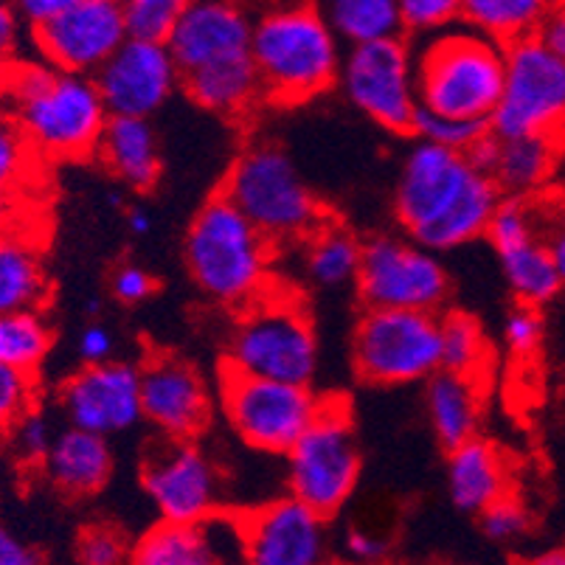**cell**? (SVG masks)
Returning a JSON list of instances; mask_svg holds the SVG:
<instances>
[{
	"label": "cell",
	"mask_w": 565,
	"mask_h": 565,
	"mask_svg": "<svg viewBox=\"0 0 565 565\" xmlns=\"http://www.w3.org/2000/svg\"><path fill=\"white\" fill-rule=\"evenodd\" d=\"M361 250L358 236L341 225L323 223L321 228L307 236L305 267L316 285L321 287H341L347 281L358 279L361 267Z\"/></svg>",
	"instance_id": "1f68e13d"
},
{
	"label": "cell",
	"mask_w": 565,
	"mask_h": 565,
	"mask_svg": "<svg viewBox=\"0 0 565 565\" xmlns=\"http://www.w3.org/2000/svg\"><path fill=\"white\" fill-rule=\"evenodd\" d=\"M110 290L121 305H141L156 292V279H152L143 267L125 262L116 267V274L110 279Z\"/></svg>",
	"instance_id": "ee69618b"
},
{
	"label": "cell",
	"mask_w": 565,
	"mask_h": 565,
	"mask_svg": "<svg viewBox=\"0 0 565 565\" xmlns=\"http://www.w3.org/2000/svg\"><path fill=\"white\" fill-rule=\"evenodd\" d=\"M125 40L121 3L116 0H71L51 23L34 29V45L49 68L90 79Z\"/></svg>",
	"instance_id": "5bb4252c"
},
{
	"label": "cell",
	"mask_w": 565,
	"mask_h": 565,
	"mask_svg": "<svg viewBox=\"0 0 565 565\" xmlns=\"http://www.w3.org/2000/svg\"><path fill=\"white\" fill-rule=\"evenodd\" d=\"M18 223V194L0 192V234H7Z\"/></svg>",
	"instance_id": "816d5d0a"
},
{
	"label": "cell",
	"mask_w": 565,
	"mask_h": 565,
	"mask_svg": "<svg viewBox=\"0 0 565 565\" xmlns=\"http://www.w3.org/2000/svg\"><path fill=\"white\" fill-rule=\"evenodd\" d=\"M76 559L79 565H125L130 559V546L116 526L94 523L79 532Z\"/></svg>",
	"instance_id": "f35d334b"
},
{
	"label": "cell",
	"mask_w": 565,
	"mask_h": 565,
	"mask_svg": "<svg viewBox=\"0 0 565 565\" xmlns=\"http://www.w3.org/2000/svg\"><path fill=\"white\" fill-rule=\"evenodd\" d=\"M34 150L12 118L0 110V192H14L34 169Z\"/></svg>",
	"instance_id": "8d00e7d4"
},
{
	"label": "cell",
	"mask_w": 565,
	"mask_h": 565,
	"mask_svg": "<svg viewBox=\"0 0 565 565\" xmlns=\"http://www.w3.org/2000/svg\"><path fill=\"white\" fill-rule=\"evenodd\" d=\"M318 9L338 43L349 49L403 38L397 0H330Z\"/></svg>",
	"instance_id": "f546056e"
},
{
	"label": "cell",
	"mask_w": 565,
	"mask_h": 565,
	"mask_svg": "<svg viewBox=\"0 0 565 565\" xmlns=\"http://www.w3.org/2000/svg\"><path fill=\"white\" fill-rule=\"evenodd\" d=\"M181 12L183 0H127L121 3L125 38L132 43L167 45Z\"/></svg>",
	"instance_id": "e575fe53"
},
{
	"label": "cell",
	"mask_w": 565,
	"mask_h": 565,
	"mask_svg": "<svg viewBox=\"0 0 565 565\" xmlns=\"http://www.w3.org/2000/svg\"><path fill=\"white\" fill-rule=\"evenodd\" d=\"M223 194L270 245L307 239L323 225V209L276 143H250L236 156Z\"/></svg>",
	"instance_id": "8992f818"
},
{
	"label": "cell",
	"mask_w": 565,
	"mask_h": 565,
	"mask_svg": "<svg viewBox=\"0 0 565 565\" xmlns=\"http://www.w3.org/2000/svg\"><path fill=\"white\" fill-rule=\"evenodd\" d=\"M546 9L543 0H461V23L507 49L534 38Z\"/></svg>",
	"instance_id": "4dcf8cb0"
},
{
	"label": "cell",
	"mask_w": 565,
	"mask_h": 565,
	"mask_svg": "<svg viewBox=\"0 0 565 565\" xmlns=\"http://www.w3.org/2000/svg\"><path fill=\"white\" fill-rule=\"evenodd\" d=\"M250 63L262 99L290 107L330 90L341 74V43L321 9L290 3L262 9L250 29Z\"/></svg>",
	"instance_id": "3957f363"
},
{
	"label": "cell",
	"mask_w": 565,
	"mask_h": 565,
	"mask_svg": "<svg viewBox=\"0 0 565 565\" xmlns=\"http://www.w3.org/2000/svg\"><path fill=\"white\" fill-rule=\"evenodd\" d=\"M354 369L366 383L405 385L441 369L436 312L366 310L354 327Z\"/></svg>",
	"instance_id": "30bf717a"
},
{
	"label": "cell",
	"mask_w": 565,
	"mask_h": 565,
	"mask_svg": "<svg viewBox=\"0 0 565 565\" xmlns=\"http://www.w3.org/2000/svg\"><path fill=\"white\" fill-rule=\"evenodd\" d=\"M60 408L71 428L107 439L141 419V380L130 363L85 366L60 388Z\"/></svg>",
	"instance_id": "e0dca14e"
},
{
	"label": "cell",
	"mask_w": 565,
	"mask_h": 565,
	"mask_svg": "<svg viewBox=\"0 0 565 565\" xmlns=\"http://www.w3.org/2000/svg\"><path fill=\"white\" fill-rule=\"evenodd\" d=\"M34 383L32 374L0 366V430H12L25 411H32Z\"/></svg>",
	"instance_id": "60d3db41"
},
{
	"label": "cell",
	"mask_w": 565,
	"mask_h": 565,
	"mask_svg": "<svg viewBox=\"0 0 565 565\" xmlns=\"http://www.w3.org/2000/svg\"><path fill=\"white\" fill-rule=\"evenodd\" d=\"M411 132H414L419 141L467 156V152L481 141V138L490 136V125H484V121H459V118L436 116V113H428V110H416Z\"/></svg>",
	"instance_id": "d590c367"
},
{
	"label": "cell",
	"mask_w": 565,
	"mask_h": 565,
	"mask_svg": "<svg viewBox=\"0 0 565 565\" xmlns=\"http://www.w3.org/2000/svg\"><path fill=\"white\" fill-rule=\"evenodd\" d=\"M490 136L565 143V63L534 38L503 49V87Z\"/></svg>",
	"instance_id": "ba28073f"
},
{
	"label": "cell",
	"mask_w": 565,
	"mask_h": 565,
	"mask_svg": "<svg viewBox=\"0 0 565 565\" xmlns=\"http://www.w3.org/2000/svg\"><path fill=\"white\" fill-rule=\"evenodd\" d=\"M448 490L454 503L465 512H484L492 503L507 498V465L495 445L484 439H470L450 450Z\"/></svg>",
	"instance_id": "484cf974"
},
{
	"label": "cell",
	"mask_w": 565,
	"mask_h": 565,
	"mask_svg": "<svg viewBox=\"0 0 565 565\" xmlns=\"http://www.w3.org/2000/svg\"><path fill=\"white\" fill-rule=\"evenodd\" d=\"M43 467L51 484L68 495H94L113 472L110 445L102 436L68 428L56 434Z\"/></svg>",
	"instance_id": "d4e9b609"
},
{
	"label": "cell",
	"mask_w": 565,
	"mask_h": 565,
	"mask_svg": "<svg viewBox=\"0 0 565 565\" xmlns=\"http://www.w3.org/2000/svg\"><path fill=\"white\" fill-rule=\"evenodd\" d=\"M414 85L419 110L490 125L503 87V45L465 23L450 25L423 40L414 56Z\"/></svg>",
	"instance_id": "277c9868"
},
{
	"label": "cell",
	"mask_w": 565,
	"mask_h": 565,
	"mask_svg": "<svg viewBox=\"0 0 565 565\" xmlns=\"http://www.w3.org/2000/svg\"><path fill=\"white\" fill-rule=\"evenodd\" d=\"M87 316H99V310H102V301L99 299H90V301H87Z\"/></svg>",
	"instance_id": "6f0895ef"
},
{
	"label": "cell",
	"mask_w": 565,
	"mask_h": 565,
	"mask_svg": "<svg viewBox=\"0 0 565 565\" xmlns=\"http://www.w3.org/2000/svg\"><path fill=\"white\" fill-rule=\"evenodd\" d=\"M243 557L236 518L200 523H158L130 548L127 565H231Z\"/></svg>",
	"instance_id": "44dd1931"
},
{
	"label": "cell",
	"mask_w": 565,
	"mask_h": 565,
	"mask_svg": "<svg viewBox=\"0 0 565 565\" xmlns=\"http://www.w3.org/2000/svg\"><path fill=\"white\" fill-rule=\"evenodd\" d=\"M338 79L347 99L363 116L385 130L411 132L419 105L414 85V54L403 38L349 49Z\"/></svg>",
	"instance_id": "4fadbf2b"
},
{
	"label": "cell",
	"mask_w": 565,
	"mask_h": 565,
	"mask_svg": "<svg viewBox=\"0 0 565 565\" xmlns=\"http://www.w3.org/2000/svg\"><path fill=\"white\" fill-rule=\"evenodd\" d=\"M7 116L12 118L34 156L87 158L99 147L107 110L90 76L65 74L49 65H9Z\"/></svg>",
	"instance_id": "7a4b0ae2"
},
{
	"label": "cell",
	"mask_w": 565,
	"mask_h": 565,
	"mask_svg": "<svg viewBox=\"0 0 565 565\" xmlns=\"http://www.w3.org/2000/svg\"><path fill=\"white\" fill-rule=\"evenodd\" d=\"M534 40L543 45L552 56H557L559 63H565V3H557L552 7L548 3L546 14H543L537 32H534Z\"/></svg>",
	"instance_id": "7dc6e473"
},
{
	"label": "cell",
	"mask_w": 565,
	"mask_h": 565,
	"mask_svg": "<svg viewBox=\"0 0 565 565\" xmlns=\"http://www.w3.org/2000/svg\"><path fill=\"white\" fill-rule=\"evenodd\" d=\"M548 248H552L554 267H557L559 281H563V287H565V231H557V234H554V239L548 243Z\"/></svg>",
	"instance_id": "db71d44e"
},
{
	"label": "cell",
	"mask_w": 565,
	"mask_h": 565,
	"mask_svg": "<svg viewBox=\"0 0 565 565\" xmlns=\"http://www.w3.org/2000/svg\"><path fill=\"white\" fill-rule=\"evenodd\" d=\"M559 231H565V205H563V212H559Z\"/></svg>",
	"instance_id": "91938a15"
},
{
	"label": "cell",
	"mask_w": 565,
	"mask_h": 565,
	"mask_svg": "<svg viewBox=\"0 0 565 565\" xmlns=\"http://www.w3.org/2000/svg\"><path fill=\"white\" fill-rule=\"evenodd\" d=\"M481 529L490 541L495 543H512L518 537H523L529 529V512L523 510L515 498H501L498 503H492L490 510L481 512Z\"/></svg>",
	"instance_id": "b9f144b4"
},
{
	"label": "cell",
	"mask_w": 565,
	"mask_h": 565,
	"mask_svg": "<svg viewBox=\"0 0 565 565\" xmlns=\"http://www.w3.org/2000/svg\"><path fill=\"white\" fill-rule=\"evenodd\" d=\"M250 29L254 18L243 7L220 0H194L183 3L167 51L183 79L198 71L250 56Z\"/></svg>",
	"instance_id": "d6986e66"
},
{
	"label": "cell",
	"mask_w": 565,
	"mask_h": 565,
	"mask_svg": "<svg viewBox=\"0 0 565 565\" xmlns=\"http://www.w3.org/2000/svg\"><path fill=\"white\" fill-rule=\"evenodd\" d=\"M361 450L352 430V416L341 399L323 403L310 428L287 450L290 498L321 518L341 510L358 487Z\"/></svg>",
	"instance_id": "9c48e42d"
},
{
	"label": "cell",
	"mask_w": 565,
	"mask_h": 565,
	"mask_svg": "<svg viewBox=\"0 0 565 565\" xmlns=\"http://www.w3.org/2000/svg\"><path fill=\"white\" fill-rule=\"evenodd\" d=\"M399 23L403 32L434 38L461 23V0H399Z\"/></svg>",
	"instance_id": "74e56055"
},
{
	"label": "cell",
	"mask_w": 565,
	"mask_h": 565,
	"mask_svg": "<svg viewBox=\"0 0 565 565\" xmlns=\"http://www.w3.org/2000/svg\"><path fill=\"white\" fill-rule=\"evenodd\" d=\"M354 281L366 310L434 312L445 305L450 287L439 259L403 236L369 239Z\"/></svg>",
	"instance_id": "8fae6325"
},
{
	"label": "cell",
	"mask_w": 565,
	"mask_h": 565,
	"mask_svg": "<svg viewBox=\"0 0 565 565\" xmlns=\"http://www.w3.org/2000/svg\"><path fill=\"white\" fill-rule=\"evenodd\" d=\"M503 335H507V343L515 354H532L534 349L541 347L543 338V321L541 312L532 310V307H518L507 316V323H503Z\"/></svg>",
	"instance_id": "7bdbcfd3"
},
{
	"label": "cell",
	"mask_w": 565,
	"mask_h": 565,
	"mask_svg": "<svg viewBox=\"0 0 565 565\" xmlns=\"http://www.w3.org/2000/svg\"><path fill=\"white\" fill-rule=\"evenodd\" d=\"M274 245L214 194L192 220L186 234V265L194 285L223 307L245 310L267 292Z\"/></svg>",
	"instance_id": "5b68a950"
},
{
	"label": "cell",
	"mask_w": 565,
	"mask_h": 565,
	"mask_svg": "<svg viewBox=\"0 0 565 565\" xmlns=\"http://www.w3.org/2000/svg\"><path fill=\"white\" fill-rule=\"evenodd\" d=\"M49 299V276L38 239L18 225L0 234V316L38 312Z\"/></svg>",
	"instance_id": "cb8c5ba5"
},
{
	"label": "cell",
	"mask_w": 565,
	"mask_h": 565,
	"mask_svg": "<svg viewBox=\"0 0 565 565\" xmlns=\"http://www.w3.org/2000/svg\"><path fill=\"white\" fill-rule=\"evenodd\" d=\"M113 349H116V341H113V332L107 330L105 323L94 321L87 323L79 335V358L85 361V366H102V363H110Z\"/></svg>",
	"instance_id": "bcb514c9"
},
{
	"label": "cell",
	"mask_w": 565,
	"mask_h": 565,
	"mask_svg": "<svg viewBox=\"0 0 565 565\" xmlns=\"http://www.w3.org/2000/svg\"><path fill=\"white\" fill-rule=\"evenodd\" d=\"M56 434L51 419L40 411H25L12 425V448L23 461H45Z\"/></svg>",
	"instance_id": "ab89813d"
},
{
	"label": "cell",
	"mask_w": 565,
	"mask_h": 565,
	"mask_svg": "<svg viewBox=\"0 0 565 565\" xmlns=\"http://www.w3.org/2000/svg\"><path fill=\"white\" fill-rule=\"evenodd\" d=\"M495 254L501 259L503 276H507L515 299L523 307L537 310V307L548 305L563 290V281H559L557 267H554L552 259V248L537 234L518 239L512 245H503Z\"/></svg>",
	"instance_id": "f1b7e54d"
},
{
	"label": "cell",
	"mask_w": 565,
	"mask_h": 565,
	"mask_svg": "<svg viewBox=\"0 0 565 565\" xmlns=\"http://www.w3.org/2000/svg\"><path fill=\"white\" fill-rule=\"evenodd\" d=\"M141 479L163 523H200L217 515V467L194 441L158 445L143 459Z\"/></svg>",
	"instance_id": "2e32d148"
},
{
	"label": "cell",
	"mask_w": 565,
	"mask_h": 565,
	"mask_svg": "<svg viewBox=\"0 0 565 565\" xmlns=\"http://www.w3.org/2000/svg\"><path fill=\"white\" fill-rule=\"evenodd\" d=\"M96 156L118 181L138 192L152 189L161 178V150L147 118H107Z\"/></svg>",
	"instance_id": "603a6c76"
},
{
	"label": "cell",
	"mask_w": 565,
	"mask_h": 565,
	"mask_svg": "<svg viewBox=\"0 0 565 565\" xmlns=\"http://www.w3.org/2000/svg\"><path fill=\"white\" fill-rule=\"evenodd\" d=\"M7 79H9V63L0 60V96H3V90H7Z\"/></svg>",
	"instance_id": "9f6ffc18"
},
{
	"label": "cell",
	"mask_w": 565,
	"mask_h": 565,
	"mask_svg": "<svg viewBox=\"0 0 565 565\" xmlns=\"http://www.w3.org/2000/svg\"><path fill=\"white\" fill-rule=\"evenodd\" d=\"M181 82L186 87V94L200 107L220 113V116H243L256 102H262L259 76H256L250 56L198 71V74L183 76Z\"/></svg>",
	"instance_id": "83f0119b"
},
{
	"label": "cell",
	"mask_w": 565,
	"mask_h": 565,
	"mask_svg": "<svg viewBox=\"0 0 565 565\" xmlns=\"http://www.w3.org/2000/svg\"><path fill=\"white\" fill-rule=\"evenodd\" d=\"M20 43V18L14 7L0 3V60L7 63Z\"/></svg>",
	"instance_id": "f907efd6"
},
{
	"label": "cell",
	"mask_w": 565,
	"mask_h": 565,
	"mask_svg": "<svg viewBox=\"0 0 565 565\" xmlns=\"http://www.w3.org/2000/svg\"><path fill=\"white\" fill-rule=\"evenodd\" d=\"M529 565H565V548H548V552L537 554Z\"/></svg>",
	"instance_id": "11a10c76"
},
{
	"label": "cell",
	"mask_w": 565,
	"mask_h": 565,
	"mask_svg": "<svg viewBox=\"0 0 565 565\" xmlns=\"http://www.w3.org/2000/svg\"><path fill=\"white\" fill-rule=\"evenodd\" d=\"M68 3L71 0H23V3L14 7V12H18L20 23H29L34 32V29H40V25L51 23V20L63 12Z\"/></svg>",
	"instance_id": "681fc988"
},
{
	"label": "cell",
	"mask_w": 565,
	"mask_h": 565,
	"mask_svg": "<svg viewBox=\"0 0 565 565\" xmlns=\"http://www.w3.org/2000/svg\"><path fill=\"white\" fill-rule=\"evenodd\" d=\"M316 369V330L296 299L267 290L236 318L225 352V372L287 385H310Z\"/></svg>",
	"instance_id": "52a82bcc"
},
{
	"label": "cell",
	"mask_w": 565,
	"mask_h": 565,
	"mask_svg": "<svg viewBox=\"0 0 565 565\" xmlns=\"http://www.w3.org/2000/svg\"><path fill=\"white\" fill-rule=\"evenodd\" d=\"M343 548H347V557L358 565H383L388 557V541L369 529H349Z\"/></svg>",
	"instance_id": "f6af8a7d"
},
{
	"label": "cell",
	"mask_w": 565,
	"mask_h": 565,
	"mask_svg": "<svg viewBox=\"0 0 565 565\" xmlns=\"http://www.w3.org/2000/svg\"><path fill=\"white\" fill-rule=\"evenodd\" d=\"M125 223H127V228H130V234H136V236H143L147 231L152 228L150 214L143 212V209H138V205H136V209H127Z\"/></svg>",
	"instance_id": "f5cc1de1"
},
{
	"label": "cell",
	"mask_w": 565,
	"mask_h": 565,
	"mask_svg": "<svg viewBox=\"0 0 565 565\" xmlns=\"http://www.w3.org/2000/svg\"><path fill=\"white\" fill-rule=\"evenodd\" d=\"M430 425L436 439L448 450L459 448L465 441L476 439L481 419V399L476 380L459 377L450 372H436L425 388Z\"/></svg>",
	"instance_id": "4316f807"
},
{
	"label": "cell",
	"mask_w": 565,
	"mask_h": 565,
	"mask_svg": "<svg viewBox=\"0 0 565 565\" xmlns=\"http://www.w3.org/2000/svg\"><path fill=\"white\" fill-rule=\"evenodd\" d=\"M439 372L476 380L487 363V341L476 318L465 312H450L439 318Z\"/></svg>",
	"instance_id": "d6a6232c"
},
{
	"label": "cell",
	"mask_w": 565,
	"mask_h": 565,
	"mask_svg": "<svg viewBox=\"0 0 565 565\" xmlns=\"http://www.w3.org/2000/svg\"><path fill=\"white\" fill-rule=\"evenodd\" d=\"M51 349L49 323L40 312L0 316V366L32 374Z\"/></svg>",
	"instance_id": "836d02e7"
},
{
	"label": "cell",
	"mask_w": 565,
	"mask_h": 565,
	"mask_svg": "<svg viewBox=\"0 0 565 565\" xmlns=\"http://www.w3.org/2000/svg\"><path fill=\"white\" fill-rule=\"evenodd\" d=\"M501 192L461 152L416 141L405 156L394 212L414 245L454 250L487 234Z\"/></svg>",
	"instance_id": "6da1fadb"
},
{
	"label": "cell",
	"mask_w": 565,
	"mask_h": 565,
	"mask_svg": "<svg viewBox=\"0 0 565 565\" xmlns=\"http://www.w3.org/2000/svg\"><path fill=\"white\" fill-rule=\"evenodd\" d=\"M181 74L174 68L167 45L132 43L125 45L96 71L94 85L102 96L107 116L147 118L169 102Z\"/></svg>",
	"instance_id": "ac0fdd59"
},
{
	"label": "cell",
	"mask_w": 565,
	"mask_h": 565,
	"mask_svg": "<svg viewBox=\"0 0 565 565\" xmlns=\"http://www.w3.org/2000/svg\"><path fill=\"white\" fill-rule=\"evenodd\" d=\"M0 565H45L43 557L34 552L29 543H23L18 534L0 526Z\"/></svg>",
	"instance_id": "c3c4849f"
},
{
	"label": "cell",
	"mask_w": 565,
	"mask_h": 565,
	"mask_svg": "<svg viewBox=\"0 0 565 565\" xmlns=\"http://www.w3.org/2000/svg\"><path fill=\"white\" fill-rule=\"evenodd\" d=\"M321 405L323 399L310 392V385L223 374L225 419L239 439L265 454H287L310 428Z\"/></svg>",
	"instance_id": "7c38bea8"
},
{
	"label": "cell",
	"mask_w": 565,
	"mask_h": 565,
	"mask_svg": "<svg viewBox=\"0 0 565 565\" xmlns=\"http://www.w3.org/2000/svg\"><path fill=\"white\" fill-rule=\"evenodd\" d=\"M245 565H327V518L296 498H276L236 518Z\"/></svg>",
	"instance_id": "9a60e30c"
},
{
	"label": "cell",
	"mask_w": 565,
	"mask_h": 565,
	"mask_svg": "<svg viewBox=\"0 0 565 565\" xmlns=\"http://www.w3.org/2000/svg\"><path fill=\"white\" fill-rule=\"evenodd\" d=\"M563 143L552 138H481L467 158L484 172L501 198H529L552 181L557 172Z\"/></svg>",
	"instance_id": "7402d4cb"
},
{
	"label": "cell",
	"mask_w": 565,
	"mask_h": 565,
	"mask_svg": "<svg viewBox=\"0 0 565 565\" xmlns=\"http://www.w3.org/2000/svg\"><path fill=\"white\" fill-rule=\"evenodd\" d=\"M383 565H385V563H383Z\"/></svg>",
	"instance_id": "94428289"
},
{
	"label": "cell",
	"mask_w": 565,
	"mask_h": 565,
	"mask_svg": "<svg viewBox=\"0 0 565 565\" xmlns=\"http://www.w3.org/2000/svg\"><path fill=\"white\" fill-rule=\"evenodd\" d=\"M110 205H113V209H121V205H125V200H121V194L110 192Z\"/></svg>",
	"instance_id": "680465c9"
},
{
	"label": "cell",
	"mask_w": 565,
	"mask_h": 565,
	"mask_svg": "<svg viewBox=\"0 0 565 565\" xmlns=\"http://www.w3.org/2000/svg\"><path fill=\"white\" fill-rule=\"evenodd\" d=\"M141 380V414L167 439L194 441L209 425L212 399L198 369L174 354H156L138 369Z\"/></svg>",
	"instance_id": "ffe728a7"
}]
</instances>
